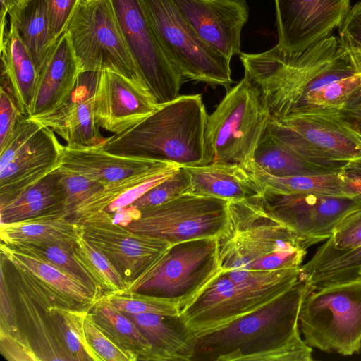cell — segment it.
<instances>
[{
  "mask_svg": "<svg viewBox=\"0 0 361 361\" xmlns=\"http://www.w3.org/2000/svg\"><path fill=\"white\" fill-rule=\"evenodd\" d=\"M1 85L13 95L24 115L32 104L38 73L18 30L9 25L0 43Z\"/></svg>",
  "mask_w": 361,
  "mask_h": 361,
  "instance_id": "d4e9b609",
  "label": "cell"
},
{
  "mask_svg": "<svg viewBox=\"0 0 361 361\" xmlns=\"http://www.w3.org/2000/svg\"><path fill=\"white\" fill-rule=\"evenodd\" d=\"M54 170L61 173V182L66 195V208L71 218L77 207L105 187L86 177Z\"/></svg>",
  "mask_w": 361,
  "mask_h": 361,
  "instance_id": "60d3db41",
  "label": "cell"
},
{
  "mask_svg": "<svg viewBox=\"0 0 361 361\" xmlns=\"http://www.w3.org/2000/svg\"><path fill=\"white\" fill-rule=\"evenodd\" d=\"M140 1L166 55L184 80L230 87L231 60L199 37L173 0Z\"/></svg>",
  "mask_w": 361,
  "mask_h": 361,
  "instance_id": "ba28073f",
  "label": "cell"
},
{
  "mask_svg": "<svg viewBox=\"0 0 361 361\" xmlns=\"http://www.w3.org/2000/svg\"><path fill=\"white\" fill-rule=\"evenodd\" d=\"M180 167L177 166L164 171L146 181L125 191L114 201H113L104 211L109 214H112L129 206L150 188L172 175Z\"/></svg>",
  "mask_w": 361,
  "mask_h": 361,
  "instance_id": "c3c4849f",
  "label": "cell"
},
{
  "mask_svg": "<svg viewBox=\"0 0 361 361\" xmlns=\"http://www.w3.org/2000/svg\"><path fill=\"white\" fill-rule=\"evenodd\" d=\"M327 240L342 250L361 246V207L344 217Z\"/></svg>",
  "mask_w": 361,
  "mask_h": 361,
  "instance_id": "7bdbcfd3",
  "label": "cell"
},
{
  "mask_svg": "<svg viewBox=\"0 0 361 361\" xmlns=\"http://www.w3.org/2000/svg\"><path fill=\"white\" fill-rule=\"evenodd\" d=\"M94 104L99 127L114 134L133 126L160 106L145 87L111 71L100 73Z\"/></svg>",
  "mask_w": 361,
  "mask_h": 361,
  "instance_id": "2e32d148",
  "label": "cell"
},
{
  "mask_svg": "<svg viewBox=\"0 0 361 361\" xmlns=\"http://www.w3.org/2000/svg\"><path fill=\"white\" fill-rule=\"evenodd\" d=\"M80 233V224L65 210L17 222L0 224L1 241L10 247L42 243L75 246Z\"/></svg>",
  "mask_w": 361,
  "mask_h": 361,
  "instance_id": "484cf974",
  "label": "cell"
},
{
  "mask_svg": "<svg viewBox=\"0 0 361 361\" xmlns=\"http://www.w3.org/2000/svg\"><path fill=\"white\" fill-rule=\"evenodd\" d=\"M168 164L170 163L116 155L106 152L102 143L94 146L66 145L56 169L109 186Z\"/></svg>",
  "mask_w": 361,
  "mask_h": 361,
  "instance_id": "d6986e66",
  "label": "cell"
},
{
  "mask_svg": "<svg viewBox=\"0 0 361 361\" xmlns=\"http://www.w3.org/2000/svg\"><path fill=\"white\" fill-rule=\"evenodd\" d=\"M338 174L347 196L361 201V157L348 160Z\"/></svg>",
  "mask_w": 361,
  "mask_h": 361,
  "instance_id": "681fc988",
  "label": "cell"
},
{
  "mask_svg": "<svg viewBox=\"0 0 361 361\" xmlns=\"http://www.w3.org/2000/svg\"><path fill=\"white\" fill-rule=\"evenodd\" d=\"M66 32L80 72L111 71L145 87L112 0H81Z\"/></svg>",
  "mask_w": 361,
  "mask_h": 361,
  "instance_id": "9c48e42d",
  "label": "cell"
},
{
  "mask_svg": "<svg viewBox=\"0 0 361 361\" xmlns=\"http://www.w3.org/2000/svg\"><path fill=\"white\" fill-rule=\"evenodd\" d=\"M299 327L312 348L352 355L361 350V276L310 292L299 313Z\"/></svg>",
  "mask_w": 361,
  "mask_h": 361,
  "instance_id": "5b68a950",
  "label": "cell"
},
{
  "mask_svg": "<svg viewBox=\"0 0 361 361\" xmlns=\"http://www.w3.org/2000/svg\"><path fill=\"white\" fill-rule=\"evenodd\" d=\"M360 92L361 72H359L331 82L310 94L300 113L319 109L341 110Z\"/></svg>",
  "mask_w": 361,
  "mask_h": 361,
  "instance_id": "d590c367",
  "label": "cell"
},
{
  "mask_svg": "<svg viewBox=\"0 0 361 361\" xmlns=\"http://www.w3.org/2000/svg\"><path fill=\"white\" fill-rule=\"evenodd\" d=\"M190 181V193L226 200L259 196L262 188L253 175L240 165L228 163L184 167Z\"/></svg>",
  "mask_w": 361,
  "mask_h": 361,
  "instance_id": "603a6c76",
  "label": "cell"
},
{
  "mask_svg": "<svg viewBox=\"0 0 361 361\" xmlns=\"http://www.w3.org/2000/svg\"><path fill=\"white\" fill-rule=\"evenodd\" d=\"M220 269L217 238L177 243L127 290L153 296L180 310Z\"/></svg>",
  "mask_w": 361,
  "mask_h": 361,
  "instance_id": "52a82bcc",
  "label": "cell"
},
{
  "mask_svg": "<svg viewBox=\"0 0 361 361\" xmlns=\"http://www.w3.org/2000/svg\"><path fill=\"white\" fill-rule=\"evenodd\" d=\"M145 87L158 105L179 97L184 78L166 55L140 0H112Z\"/></svg>",
  "mask_w": 361,
  "mask_h": 361,
  "instance_id": "8fae6325",
  "label": "cell"
},
{
  "mask_svg": "<svg viewBox=\"0 0 361 361\" xmlns=\"http://www.w3.org/2000/svg\"><path fill=\"white\" fill-rule=\"evenodd\" d=\"M336 114L347 126L361 135V92L344 108L336 111Z\"/></svg>",
  "mask_w": 361,
  "mask_h": 361,
  "instance_id": "f907efd6",
  "label": "cell"
},
{
  "mask_svg": "<svg viewBox=\"0 0 361 361\" xmlns=\"http://www.w3.org/2000/svg\"><path fill=\"white\" fill-rule=\"evenodd\" d=\"M83 237L114 265L128 286L148 271L171 244L114 223L106 211L78 222Z\"/></svg>",
  "mask_w": 361,
  "mask_h": 361,
  "instance_id": "4fadbf2b",
  "label": "cell"
},
{
  "mask_svg": "<svg viewBox=\"0 0 361 361\" xmlns=\"http://www.w3.org/2000/svg\"><path fill=\"white\" fill-rule=\"evenodd\" d=\"M89 309L56 305L45 311L61 344L73 361H100L85 334L84 322Z\"/></svg>",
  "mask_w": 361,
  "mask_h": 361,
  "instance_id": "4dcf8cb0",
  "label": "cell"
},
{
  "mask_svg": "<svg viewBox=\"0 0 361 361\" xmlns=\"http://www.w3.org/2000/svg\"><path fill=\"white\" fill-rule=\"evenodd\" d=\"M262 190L281 194L314 193L324 195L348 197L338 173L275 176L255 166L251 173Z\"/></svg>",
  "mask_w": 361,
  "mask_h": 361,
  "instance_id": "1f68e13d",
  "label": "cell"
},
{
  "mask_svg": "<svg viewBox=\"0 0 361 361\" xmlns=\"http://www.w3.org/2000/svg\"><path fill=\"white\" fill-rule=\"evenodd\" d=\"M8 16L9 25L18 30L39 74L55 46L46 0H18Z\"/></svg>",
  "mask_w": 361,
  "mask_h": 361,
  "instance_id": "4316f807",
  "label": "cell"
},
{
  "mask_svg": "<svg viewBox=\"0 0 361 361\" xmlns=\"http://www.w3.org/2000/svg\"><path fill=\"white\" fill-rule=\"evenodd\" d=\"M87 339L100 361H136L137 357L119 346L98 324L90 309L85 317Z\"/></svg>",
  "mask_w": 361,
  "mask_h": 361,
  "instance_id": "ab89813d",
  "label": "cell"
},
{
  "mask_svg": "<svg viewBox=\"0 0 361 361\" xmlns=\"http://www.w3.org/2000/svg\"><path fill=\"white\" fill-rule=\"evenodd\" d=\"M279 42L291 52L302 51L339 27L350 0H274Z\"/></svg>",
  "mask_w": 361,
  "mask_h": 361,
  "instance_id": "5bb4252c",
  "label": "cell"
},
{
  "mask_svg": "<svg viewBox=\"0 0 361 361\" xmlns=\"http://www.w3.org/2000/svg\"><path fill=\"white\" fill-rule=\"evenodd\" d=\"M81 0H46L54 44L66 32L69 22Z\"/></svg>",
  "mask_w": 361,
  "mask_h": 361,
  "instance_id": "ee69618b",
  "label": "cell"
},
{
  "mask_svg": "<svg viewBox=\"0 0 361 361\" xmlns=\"http://www.w3.org/2000/svg\"><path fill=\"white\" fill-rule=\"evenodd\" d=\"M111 215L114 223L173 245L219 237L228 225V200L187 192L158 206Z\"/></svg>",
  "mask_w": 361,
  "mask_h": 361,
  "instance_id": "8992f818",
  "label": "cell"
},
{
  "mask_svg": "<svg viewBox=\"0 0 361 361\" xmlns=\"http://www.w3.org/2000/svg\"><path fill=\"white\" fill-rule=\"evenodd\" d=\"M43 126L33 118L24 115L17 123L5 143L0 147V169L13 158L36 135Z\"/></svg>",
  "mask_w": 361,
  "mask_h": 361,
  "instance_id": "b9f144b4",
  "label": "cell"
},
{
  "mask_svg": "<svg viewBox=\"0 0 361 361\" xmlns=\"http://www.w3.org/2000/svg\"><path fill=\"white\" fill-rule=\"evenodd\" d=\"M360 274H361V272H360Z\"/></svg>",
  "mask_w": 361,
  "mask_h": 361,
  "instance_id": "db71d44e",
  "label": "cell"
},
{
  "mask_svg": "<svg viewBox=\"0 0 361 361\" xmlns=\"http://www.w3.org/2000/svg\"><path fill=\"white\" fill-rule=\"evenodd\" d=\"M270 135L279 144L300 159L339 172L348 161L332 159L312 146L299 134L271 118L267 127Z\"/></svg>",
  "mask_w": 361,
  "mask_h": 361,
  "instance_id": "8d00e7d4",
  "label": "cell"
},
{
  "mask_svg": "<svg viewBox=\"0 0 361 361\" xmlns=\"http://www.w3.org/2000/svg\"><path fill=\"white\" fill-rule=\"evenodd\" d=\"M10 247V246H9ZM56 243H27L11 247L39 258L87 284L99 298L102 293L73 257V247Z\"/></svg>",
  "mask_w": 361,
  "mask_h": 361,
  "instance_id": "e575fe53",
  "label": "cell"
},
{
  "mask_svg": "<svg viewBox=\"0 0 361 361\" xmlns=\"http://www.w3.org/2000/svg\"><path fill=\"white\" fill-rule=\"evenodd\" d=\"M298 280L255 286L231 280L220 269L179 317L192 334L212 331L260 308Z\"/></svg>",
  "mask_w": 361,
  "mask_h": 361,
  "instance_id": "30bf717a",
  "label": "cell"
},
{
  "mask_svg": "<svg viewBox=\"0 0 361 361\" xmlns=\"http://www.w3.org/2000/svg\"><path fill=\"white\" fill-rule=\"evenodd\" d=\"M61 210L66 211V195L61 173L54 170L16 198L0 206V224L17 222Z\"/></svg>",
  "mask_w": 361,
  "mask_h": 361,
  "instance_id": "83f0119b",
  "label": "cell"
},
{
  "mask_svg": "<svg viewBox=\"0 0 361 361\" xmlns=\"http://www.w3.org/2000/svg\"><path fill=\"white\" fill-rule=\"evenodd\" d=\"M350 129H351V128H350ZM351 130H352V129H351ZM353 131L355 133V135H356L360 138V140H361V135H360V134H359V133H357V132H355V131H354V130H353Z\"/></svg>",
  "mask_w": 361,
  "mask_h": 361,
  "instance_id": "f5cc1de1",
  "label": "cell"
},
{
  "mask_svg": "<svg viewBox=\"0 0 361 361\" xmlns=\"http://www.w3.org/2000/svg\"><path fill=\"white\" fill-rule=\"evenodd\" d=\"M24 116L11 93L0 87V147L9 137L18 121Z\"/></svg>",
  "mask_w": 361,
  "mask_h": 361,
  "instance_id": "7dc6e473",
  "label": "cell"
},
{
  "mask_svg": "<svg viewBox=\"0 0 361 361\" xmlns=\"http://www.w3.org/2000/svg\"><path fill=\"white\" fill-rule=\"evenodd\" d=\"M341 44L353 52H361V1L350 8L339 27Z\"/></svg>",
  "mask_w": 361,
  "mask_h": 361,
  "instance_id": "bcb514c9",
  "label": "cell"
},
{
  "mask_svg": "<svg viewBox=\"0 0 361 361\" xmlns=\"http://www.w3.org/2000/svg\"><path fill=\"white\" fill-rule=\"evenodd\" d=\"M1 259L0 335L24 338L26 336L23 334L18 327L14 305L10 296L4 271L3 257Z\"/></svg>",
  "mask_w": 361,
  "mask_h": 361,
  "instance_id": "f6af8a7d",
  "label": "cell"
},
{
  "mask_svg": "<svg viewBox=\"0 0 361 361\" xmlns=\"http://www.w3.org/2000/svg\"><path fill=\"white\" fill-rule=\"evenodd\" d=\"M1 255L55 293L66 307L90 308L99 299L85 283L47 262L1 243Z\"/></svg>",
  "mask_w": 361,
  "mask_h": 361,
  "instance_id": "7402d4cb",
  "label": "cell"
},
{
  "mask_svg": "<svg viewBox=\"0 0 361 361\" xmlns=\"http://www.w3.org/2000/svg\"><path fill=\"white\" fill-rule=\"evenodd\" d=\"M208 45L229 60L241 54V32L249 18L245 0H173Z\"/></svg>",
  "mask_w": 361,
  "mask_h": 361,
  "instance_id": "9a60e30c",
  "label": "cell"
},
{
  "mask_svg": "<svg viewBox=\"0 0 361 361\" xmlns=\"http://www.w3.org/2000/svg\"><path fill=\"white\" fill-rule=\"evenodd\" d=\"M15 291L22 315L32 333V345L40 361H73L47 313L30 296L20 279L15 283Z\"/></svg>",
  "mask_w": 361,
  "mask_h": 361,
  "instance_id": "f1b7e54d",
  "label": "cell"
},
{
  "mask_svg": "<svg viewBox=\"0 0 361 361\" xmlns=\"http://www.w3.org/2000/svg\"><path fill=\"white\" fill-rule=\"evenodd\" d=\"M273 119L299 134L332 159L348 161L361 157V140L341 121L335 110L313 109Z\"/></svg>",
  "mask_w": 361,
  "mask_h": 361,
  "instance_id": "ffe728a7",
  "label": "cell"
},
{
  "mask_svg": "<svg viewBox=\"0 0 361 361\" xmlns=\"http://www.w3.org/2000/svg\"><path fill=\"white\" fill-rule=\"evenodd\" d=\"M98 324L122 348L135 355L137 360L150 361L152 348L135 324L123 312L101 298L90 307Z\"/></svg>",
  "mask_w": 361,
  "mask_h": 361,
  "instance_id": "f546056e",
  "label": "cell"
},
{
  "mask_svg": "<svg viewBox=\"0 0 361 361\" xmlns=\"http://www.w3.org/2000/svg\"><path fill=\"white\" fill-rule=\"evenodd\" d=\"M229 222L217 237L220 269L233 281L300 267L306 255L303 240L266 213L257 196L228 201Z\"/></svg>",
  "mask_w": 361,
  "mask_h": 361,
  "instance_id": "7a4b0ae2",
  "label": "cell"
},
{
  "mask_svg": "<svg viewBox=\"0 0 361 361\" xmlns=\"http://www.w3.org/2000/svg\"><path fill=\"white\" fill-rule=\"evenodd\" d=\"M99 298L123 313H152L164 316L180 314L179 310L173 304L127 289L105 292Z\"/></svg>",
  "mask_w": 361,
  "mask_h": 361,
  "instance_id": "74e56055",
  "label": "cell"
},
{
  "mask_svg": "<svg viewBox=\"0 0 361 361\" xmlns=\"http://www.w3.org/2000/svg\"><path fill=\"white\" fill-rule=\"evenodd\" d=\"M101 72H80L71 93L50 112L33 118L50 128L68 145L94 146L105 138L94 110V92Z\"/></svg>",
  "mask_w": 361,
  "mask_h": 361,
  "instance_id": "e0dca14e",
  "label": "cell"
},
{
  "mask_svg": "<svg viewBox=\"0 0 361 361\" xmlns=\"http://www.w3.org/2000/svg\"><path fill=\"white\" fill-rule=\"evenodd\" d=\"M124 314L135 324L151 345L150 361H190L192 334L179 315Z\"/></svg>",
  "mask_w": 361,
  "mask_h": 361,
  "instance_id": "cb8c5ba5",
  "label": "cell"
},
{
  "mask_svg": "<svg viewBox=\"0 0 361 361\" xmlns=\"http://www.w3.org/2000/svg\"><path fill=\"white\" fill-rule=\"evenodd\" d=\"M80 73L70 37L66 32L57 41L38 74L30 117L50 112L71 93Z\"/></svg>",
  "mask_w": 361,
  "mask_h": 361,
  "instance_id": "44dd1931",
  "label": "cell"
},
{
  "mask_svg": "<svg viewBox=\"0 0 361 361\" xmlns=\"http://www.w3.org/2000/svg\"><path fill=\"white\" fill-rule=\"evenodd\" d=\"M257 199L267 214L296 233L307 247L329 238L344 217L361 207L357 199L314 193L263 190Z\"/></svg>",
  "mask_w": 361,
  "mask_h": 361,
  "instance_id": "7c38bea8",
  "label": "cell"
},
{
  "mask_svg": "<svg viewBox=\"0 0 361 361\" xmlns=\"http://www.w3.org/2000/svg\"><path fill=\"white\" fill-rule=\"evenodd\" d=\"M190 181L184 167L157 183L129 206L121 209L134 212L164 204L182 194L190 192ZM121 210V209H120Z\"/></svg>",
  "mask_w": 361,
  "mask_h": 361,
  "instance_id": "f35d334b",
  "label": "cell"
},
{
  "mask_svg": "<svg viewBox=\"0 0 361 361\" xmlns=\"http://www.w3.org/2000/svg\"><path fill=\"white\" fill-rule=\"evenodd\" d=\"M208 115L202 95H180L126 130L105 138L111 154L177 164H207L205 133Z\"/></svg>",
  "mask_w": 361,
  "mask_h": 361,
  "instance_id": "3957f363",
  "label": "cell"
},
{
  "mask_svg": "<svg viewBox=\"0 0 361 361\" xmlns=\"http://www.w3.org/2000/svg\"><path fill=\"white\" fill-rule=\"evenodd\" d=\"M73 257L88 273L102 293L127 289L125 281L111 262L92 245L80 233L73 247Z\"/></svg>",
  "mask_w": 361,
  "mask_h": 361,
  "instance_id": "836d02e7",
  "label": "cell"
},
{
  "mask_svg": "<svg viewBox=\"0 0 361 361\" xmlns=\"http://www.w3.org/2000/svg\"><path fill=\"white\" fill-rule=\"evenodd\" d=\"M361 70V52H353Z\"/></svg>",
  "mask_w": 361,
  "mask_h": 361,
  "instance_id": "816d5d0a",
  "label": "cell"
},
{
  "mask_svg": "<svg viewBox=\"0 0 361 361\" xmlns=\"http://www.w3.org/2000/svg\"><path fill=\"white\" fill-rule=\"evenodd\" d=\"M271 118L257 91L243 77L228 89L214 112L208 115L207 164H235L252 173L255 151Z\"/></svg>",
  "mask_w": 361,
  "mask_h": 361,
  "instance_id": "277c9868",
  "label": "cell"
},
{
  "mask_svg": "<svg viewBox=\"0 0 361 361\" xmlns=\"http://www.w3.org/2000/svg\"><path fill=\"white\" fill-rule=\"evenodd\" d=\"M254 160L255 167L275 176L336 173L300 159L274 140L267 129L256 149Z\"/></svg>",
  "mask_w": 361,
  "mask_h": 361,
  "instance_id": "d6a6232c",
  "label": "cell"
},
{
  "mask_svg": "<svg viewBox=\"0 0 361 361\" xmlns=\"http://www.w3.org/2000/svg\"><path fill=\"white\" fill-rule=\"evenodd\" d=\"M313 289L300 277L271 302L216 329L192 334L190 361H312L299 313Z\"/></svg>",
  "mask_w": 361,
  "mask_h": 361,
  "instance_id": "6da1fadb",
  "label": "cell"
},
{
  "mask_svg": "<svg viewBox=\"0 0 361 361\" xmlns=\"http://www.w3.org/2000/svg\"><path fill=\"white\" fill-rule=\"evenodd\" d=\"M63 149L54 131L42 126L13 159L0 169V206L12 201L56 169Z\"/></svg>",
  "mask_w": 361,
  "mask_h": 361,
  "instance_id": "ac0fdd59",
  "label": "cell"
}]
</instances>
